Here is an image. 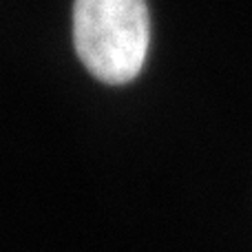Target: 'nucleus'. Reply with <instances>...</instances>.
<instances>
[{
  "mask_svg": "<svg viewBox=\"0 0 252 252\" xmlns=\"http://www.w3.org/2000/svg\"><path fill=\"white\" fill-rule=\"evenodd\" d=\"M151 22L146 0H75V53L95 80L126 84L146 62Z\"/></svg>",
  "mask_w": 252,
  "mask_h": 252,
  "instance_id": "1",
  "label": "nucleus"
}]
</instances>
